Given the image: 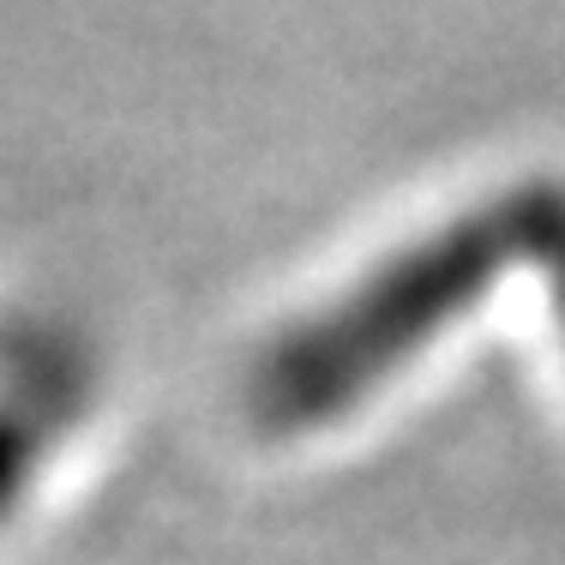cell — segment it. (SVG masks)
Returning <instances> with one entry per match:
<instances>
[{
    "mask_svg": "<svg viewBox=\"0 0 565 565\" xmlns=\"http://www.w3.org/2000/svg\"><path fill=\"white\" fill-rule=\"evenodd\" d=\"M115 355L73 307L31 289H0V554L24 547L115 422Z\"/></svg>",
    "mask_w": 565,
    "mask_h": 565,
    "instance_id": "cell-1",
    "label": "cell"
}]
</instances>
